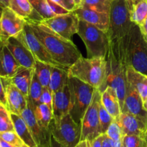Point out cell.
I'll return each mask as SVG.
<instances>
[{
	"label": "cell",
	"mask_w": 147,
	"mask_h": 147,
	"mask_svg": "<svg viewBox=\"0 0 147 147\" xmlns=\"http://www.w3.org/2000/svg\"><path fill=\"white\" fill-rule=\"evenodd\" d=\"M126 36L117 41L110 42L106 57V78L103 86L98 90L100 93H102L109 86L113 88L117 93L121 110L124 103L128 83Z\"/></svg>",
	"instance_id": "cell-1"
},
{
	"label": "cell",
	"mask_w": 147,
	"mask_h": 147,
	"mask_svg": "<svg viewBox=\"0 0 147 147\" xmlns=\"http://www.w3.org/2000/svg\"><path fill=\"white\" fill-rule=\"evenodd\" d=\"M30 24L33 32L53 60L68 69L80 57L81 53L71 40H67L52 31L42 23L27 22Z\"/></svg>",
	"instance_id": "cell-2"
},
{
	"label": "cell",
	"mask_w": 147,
	"mask_h": 147,
	"mask_svg": "<svg viewBox=\"0 0 147 147\" xmlns=\"http://www.w3.org/2000/svg\"><path fill=\"white\" fill-rule=\"evenodd\" d=\"M106 57H80L67 69L68 77L78 80L100 90L106 78Z\"/></svg>",
	"instance_id": "cell-3"
},
{
	"label": "cell",
	"mask_w": 147,
	"mask_h": 147,
	"mask_svg": "<svg viewBox=\"0 0 147 147\" xmlns=\"http://www.w3.org/2000/svg\"><path fill=\"white\" fill-rule=\"evenodd\" d=\"M126 52L128 66L147 76V42L134 23L126 36Z\"/></svg>",
	"instance_id": "cell-4"
},
{
	"label": "cell",
	"mask_w": 147,
	"mask_h": 147,
	"mask_svg": "<svg viewBox=\"0 0 147 147\" xmlns=\"http://www.w3.org/2000/svg\"><path fill=\"white\" fill-rule=\"evenodd\" d=\"M78 34L86 45L88 57H106L110 44L107 32L80 20Z\"/></svg>",
	"instance_id": "cell-5"
},
{
	"label": "cell",
	"mask_w": 147,
	"mask_h": 147,
	"mask_svg": "<svg viewBox=\"0 0 147 147\" xmlns=\"http://www.w3.org/2000/svg\"><path fill=\"white\" fill-rule=\"evenodd\" d=\"M48 130L61 147H75L80 142L81 126L70 113L58 119L53 118Z\"/></svg>",
	"instance_id": "cell-6"
},
{
	"label": "cell",
	"mask_w": 147,
	"mask_h": 147,
	"mask_svg": "<svg viewBox=\"0 0 147 147\" xmlns=\"http://www.w3.org/2000/svg\"><path fill=\"white\" fill-rule=\"evenodd\" d=\"M68 86L72 101L70 114L76 123L80 124L86 110L93 100L96 88L73 77H69Z\"/></svg>",
	"instance_id": "cell-7"
},
{
	"label": "cell",
	"mask_w": 147,
	"mask_h": 147,
	"mask_svg": "<svg viewBox=\"0 0 147 147\" xmlns=\"http://www.w3.org/2000/svg\"><path fill=\"white\" fill-rule=\"evenodd\" d=\"M133 24L129 17L126 0L112 1L107 32L110 42L117 41L127 35Z\"/></svg>",
	"instance_id": "cell-8"
},
{
	"label": "cell",
	"mask_w": 147,
	"mask_h": 147,
	"mask_svg": "<svg viewBox=\"0 0 147 147\" xmlns=\"http://www.w3.org/2000/svg\"><path fill=\"white\" fill-rule=\"evenodd\" d=\"M100 100V93L96 89L93 100L86 110L81 122V137L80 141H92L102 134L99 121V103Z\"/></svg>",
	"instance_id": "cell-9"
},
{
	"label": "cell",
	"mask_w": 147,
	"mask_h": 147,
	"mask_svg": "<svg viewBox=\"0 0 147 147\" xmlns=\"http://www.w3.org/2000/svg\"><path fill=\"white\" fill-rule=\"evenodd\" d=\"M40 23L64 38L71 40L74 34H78L80 20L73 11L44 20Z\"/></svg>",
	"instance_id": "cell-10"
},
{
	"label": "cell",
	"mask_w": 147,
	"mask_h": 147,
	"mask_svg": "<svg viewBox=\"0 0 147 147\" xmlns=\"http://www.w3.org/2000/svg\"><path fill=\"white\" fill-rule=\"evenodd\" d=\"M27 22L8 7L2 9L0 17V40L5 42L11 37L19 35Z\"/></svg>",
	"instance_id": "cell-11"
},
{
	"label": "cell",
	"mask_w": 147,
	"mask_h": 147,
	"mask_svg": "<svg viewBox=\"0 0 147 147\" xmlns=\"http://www.w3.org/2000/svg\"><path fill=\"white\" fill-rule=\"evenodd\" d=\"M20 34L36 60L50 64L51 65L65 68L61 65L53 60V57L46 50L44 45L39 40V39L34 34L32 29L29 23H26L24 30Z\"/></svg>",
	"instance_id": "cell-12"
},
{
	"label": "cell",
	"mask_w": 147,
	"mask_h": 147,
	"mask_svg": "<svg viewBox=\"0 0 147 147\" xmlns=\"http://www.w3.org/2000/svg\"><path fill=\"white\" fill-rule=\"evenodd\" d=\"M4 42L20 65L34 68L35 65V58L20 34L16 37H10Z\"/></svg>",
	"instance_id": "cell-13"
},
{
	"label": "cell",
	"mask_w": 147,
	"mask_h": 147,
	"mask_svg": "<svg viewBox=\"0 0 147 147\" xmlns=\"http://www.w3.org/2000/svg\"><path fill=\"white\" fill-rule=\"evenodd\" d=\"M5 86L7 109L11 113L20 115L27 106V98L9 81V78H2Z\"/></svg>",
	"instance_id": "cell-14"
},
{
	"label": "cell",
	"mask_w": 147,
	"mask_h": 147,
	"mask_svg": "<svg viewBox=\"0 0 147 147\" xmlns=\"http://www.w3.org/2000/svg\"><path fill=\"white\" fill-rule=\"evenodd\" d=\"M124 112L134 115L147 124V111L143 108V100L139 93L129 83H127L126 97L121 110V113Z\"/></svg>",
	"instance_id": "cell-15"
},
{
	"label": "cell",
	"mask_w": 147,
	"mask_h": 147,
	"mask_svg": "<svg viewBox=\"0 0 147 147\" xmlns=\"http://www.w3.org/2000/svg\"><path fill=\"white\" fill-rule=\"evenodd\" d=\"M115 121L120 126L123 136L147 134L146 123L131 113L128 112L121 113Z\"/></svg>",
	"instance_id": "cell-16"
},
{
	"label": "cell",
	"mask_w": 147,
	"mask_h": 147,
	"mask_svg": "<svg viewBox=\"0 0 147 147\" xmlns=\"http://www.w3.org/2000/svg\"><path fill=\"white\" fill-rule=\"evenodd\" d=\"M71 108V93L67 84L53 93V119H58L70 113Z\"/></svg>",
	"instance_id": "cell-17"
},
{
	"label": "cell",
	"mask_w": 147,
	"mask_h": 147,
	"mask_svg": "<svg viewBox=\"0 0 147 147\" xmlns=\"http://www.w3.org/2000/svg\"><path fill=\"white\" fill-rule=\"evenodd\" d=\"M79 20L91 24L107 32L109 30L110 14L90 9L79 7L74 10Z\"/></svg>",
	"instance_id": "cell-18"
},
{
	"label": "cell",
	"mask_w": 147,
	"mask_h": 147,
	"mask_svg": "<svg viewBox=\"0 0 147 147\" xmlns=\"http://www.w3.org/2000/svg\"><path fill=\"white\" fill-rule=\"evenodd\" d=\"M20 66L5 42L0 40V76L4 78H11Z\"/></svg>",
	"instance_id": "cell-19"
},
{
	"label": "cell",
	"mask_w": 147,
	"mask_h": 147,
	"mask_svg": "<svg viewBox=\"0 0 147 147\" xmlns=\"http://www.w3.org/2000/svg\"><path fill=\"white\" fill-rule=\"evenodd\" d=\"M21 116L28 126L37 145L42 143L48 138L49 135H50V131L48 129L47 130L44 129L40 126L35 116H34L33 110L28 103H27V108L22 113Z\"/></svg>",
	"instance_id": "cell-20"
},
{
	"label": "cell",
	"mask_w": 147,
	"mask_h": 147,
	"mask_svg": "<svg viewBox=\"0 0 147 147\" xmlns=\"http://www.w3.org/2000/svg\"><path fill=\"white\" fill-rule=\"evenodd\" d=\"M34 72V68L20 66L15 75L11 78H9V81L14 86H15L27 98L28 97Z\"/></svg>",
	"instance_id": "cell-21"
},
{
	"label": "cell",
	"mask_w": 147,
	"mask_h": 147,
	"mask_svg": "<svg viewBox=\"0 0 147 147\" xmlns=\"http://www.w3.org/2000/svg\"><path fill=\"white\" fill-rule=\"evenodd\" d=\"M100 101L114 120L121 114L120 102L117 93L113 88L109 86L100 93Z\"/></svg>",
	"instance_id": "cell-22"
},
{
	"label": "cell",
	"mask_w": 147,
	"mask_h": 147,
	"mask_svg": "<svg viewBox=\"0 0 147 147\" xmlns=\"http://www.w3.org/2000/svg\"><path fill=\"white\" fill-rule=\"evenodd\" d=\"M128 83L139 93L142 100L147 98V76L128 66L126 72Z\"/></svg>",
	"instance_id": "cell-23"
},
{
	"label": "cell",
	"mask_w": 147,
	"mask_h": 147,
	"mask_svg": "<svg viewBox=\"0 0 147 147\" xmlns=\"http://www.w3.org/2000/svg\"><path fill=\"white\" fill-rule=\"evenodd\" d=\"M131 21L139 26L147 17V0H126Z\"/></svg>",
	"instance_id": "cell-24"
},
{
	"label": "cell",
	"mask_w": 147,
	"mask_h": 147,
	"mask_svg": "<svg viewBox=\"0 0 147 147\" xmlns=\"http://www.w3.org/2000/svg\"><path fill=\"white\" fill-rule=\"evenodd\" d=\"M11 117L14 124V131L24 142L25 144L30 147L37 146V143L34 141L28 126L21 116L11 113Z\"/></svg>",
	"instance_id": "cell-25"
},
{
	"label": "cell",
	"mask_w": 147,
	"mask_h": 147,
	"mask_svg": "<svg viewBox=\"0 0 147 147\" xmlns=\"http://www.w3.org/2000/svg\"><path fill=\"white\" fill-rule=\"evenodd\" d=\"M68 81L69 77L67 69L59 67L57 66L52 67L49 88L53 92V93L58 91L65 86L68 84Z\"/></svg>",
	"instance_id": "cell-26"
},
{
	"label": "cell",
	"mask_w": 147,
	"mask_h": 147,
	"mask_svg": "<svg viewBox=\"0 0 147 147\" xmlns=\"http://www.w3.org/2000/svg\"><path fill=\"white\" fill-rule=\"evenodd\" d=\"M8 7L25 21L30 20L35 11L29 0H9Z\"/></svg>",
	"instance_id": "cell-27"
},
{
	"label": "cell",
	"mask_w": 147,
	"mask_h": 147,
	"mask_svg": "<svg viewBox=\"0 0 147 147\" xmlns=\"http://www.w3.org/2000/svg\"><path fill=\"white\" fill-rule=\"evenodd\" d=\"M32 110L40 126L42 129L47 130L53 118V109L44 103H39Z\"/></svg>",
	"instance_id": "cell-28"
},
{
	"label": "cell",
	"mask_w": 147,
	"mask_h": 147,
	"mask_svg": "<svg viewBox=\"0 0 147 147\" xmlns=\"http://www.w3.org/2000/svg\"><path fill=\"white\" fill-rule=\"evenodd\" d=\"M53 66L35 59V65L34 67V75L43 88L49 87Z\"/></svg>",
	"instance_id": "cell-29"
},
{
	"label": "cell",
	"mask_w": 147,
	"mask_h": 147,
	"mask_svg": "<svg viewBox=\"0 0 147 147\" xmlns=\"http://www.w3.org/2000/svg\"><path fill=\"white\" fill-rule=\"evenodd\" d=\"M42 90V86L37 80L34 72L32 80L31 85H30V92H29L28 97H27V103L30 105L32 109H34L39 103H40V98H41Z\"/></svg>",
	"instance_id": "cell-30"
},
{
	"label": "cell",
	"mask_w": 147,
	"mask_h": 147,
	"mask_svg": "<svg viewBox=\"0 0 147 147\" xmlns=\"http://www.w3.org/2000/svg\"><path fill=\"white\" fill-rule=\"evenodd\" d=\"M111 6L109 0H83L80 7L110 14Z\"/></svg>",
	"instance_id": "cell-31"
},
{
	"label": "cell",
	"mask_w": 147,
	"mask_h": 147,
	"mask_svg": "<svg viewBox=\"0 0 147 147\" xmlns=\"http://www.w3.org/2000/svg\"><path fill=\"white\" fill-rule=\"evenodd\" d=\"M14 131L11 113L7 107L0 103V133Z\"/></svg>",
	"instance_id": "cell-32"
},
{
	"label": "cell",
	"mask_w": 147,
	"mask_h": 147,
	"mask_svg": "<svg viewBox=\"0 0 147 147\" xmlns=\"http://www.w3.org/2000/svg\"><path fill=\"white\" fill-rule=\"evenodd\" d=\"M123 145L125 147H147V134L125 135Z\"/></svg>",
	"instance_id": "cell-33"
},
{
	"label": "cell",
	"mask_w": 147,
	"mask_h": 147,
	"mask_svg": "<svg viewBox=\"0 0 147 147\" xmlns=\"http://www.w3.org/2000/svg\"><path fill=\"white\" fill-rule=\"evenodd\" d=\"M99 121H100V131H101L102 134L106 133L108 128L114 121L111 115L105 109L100 100V103H99Z\"/></svg>",
	"instance_id": "cell-34"
},
{
	"label": "cell",
	"mask_w": 147,
	"mask_h": 147,
	"mask_svg": "<svg viewBox=\"0 0 147 147\" xmlns=\"http://www.w3.org/2000/svg\"><path fill=\"white\" fill-rule=\"evenodd\" d=\"M33 8L42 16L44 20L52 18L56 14L52 11L47 0H40L32 5Z\"/></svg>",
	"instance_id": "cell-35"
},
{
	"label": "cell",
	"mask_w": 147,
	"mask_h": 147,
	"mask_svg": "<svg viewBox=\"0 0 147 147\" xmlns=\"http://www.w3.org/2000/svg\"><path fill=\"white\" fill-rule=\"evenodd\" d=\"M105 134L113 142H119V141L123 140V132L119 123L115 120L108 128Z\"/></svg>",
	"instance_id": "cell-36"
},
{
	"label": "cell",
	"mask_w": 147,
	"mask_h": 147,
	"mask_svg": "<svg viewBox=\"0 0 147 147\" xmlns=\"http://www.w3.org/2000/svg\"><path fill=\"white\" fill-rule=\"evenodd\" d=\"M0 138L15 147H20L24 144V142L18 136L15 131H10L0 133Z\"/></svg>",
	"instance_id": "cell-37"
},
{
	"label": "cell",
	"mask_w": 147,
	"mask_h": 147,
	"mask_svg": "<svg viewBox=\"0 0 147 147\" xmlns=\"http://www.w3.org/2000/svg\"><path fill=\"white\" fill-rule=\"evenodd\" d=\"M40 103H44L53 109V93L49 87L43 88L42 93L40 98Z\"/></svg>",
	"instance_id": "cell-38"
},
{
	"label": "cell",
	"mask_w": 147,
	"mask_h": 147,
	"mask_svg": "<svg viewBox=\"0 0 147 147\" xmlns=\"http://www.w3.org/2000/svg\"><path fill=\"white\" fill-rule=\"evenodd\" d=\"M47 3H48L49 6H50V9H52V11L56 14V15H60V14H64L66 13L70 12L69 11H67V9L63 7L62 6H60V4H57L55 1H53V0H47Z\"/></svg>",
	"instance_id": "cell-39"
},
{
	"label": "cell",
	"mask_w": 147,
	"mask_h": 147,
	"mask_svg": "<svg viewBox=\"0 0 147 147\" xmlns=\"http://www.w3.org/2000/svg\"><path fill=\"white\" fill-rule=\"evenodd\" d=\"M53 1L60 4L69 11H73L77 9V7L73 0H53Z\"/></svg>",
	"instance_id": "cell-40"
},
{
	"label": "cell",
	"mask_w": 147,
	"mask_h": 147,
	"mask_svg": "<svg viewBox=\"0 0 147 147\" xmlns=\"http://www.w3.org/2000/svg\"><path fill=\"white\" fill-rule=\"evenodd\" d=\"M35 147H61V146L55 140L54 138L53 137V136H52L50 132V135H49L48 138L45 142H43L42 143L37 145V146Z\"/></svg>",
	"instance_id": "cell-41"
},
{
	"label": "cell",
	"mask_w": 147,
	"mask_h": 147,
	"mask_svg": "<svg viewBox=\"0 0 147 147\" xmlns=\"http://www.w3.org/2000/svg\"><path fill=\"white\" fill-rule=\"evenodd\" d=\"M0 103L7 108V96H6L5 86L3 82L2 78L0 76Z\"/></svg>",
	"instance_id": "cell-42"
},
{
	"label": "cell",
	"mask_w": 147,
	"mask_h": 147,
	"mask_svg": "<svg viewBox=\"0 0 147 147\" xmlns=\"http://www.w3.org/2000/svg\"><path fill=\"white\" fill-rule=\"evenodd\" d=\"M105 134L99 135L94 139H93L90 142V146L91 147H103V142L104 140Z\"/></svg>",
	"instance_id": "cell-43"
},
{
	"label": "cell",
	"mask_w": 147,
	"mask_h": 147,
	"mask_svg": "<svg viewBox=\"0 0 147 147\" xmlns=\"http://www.w3.org/2000/svg\"><path fill=\"white\" fill-rule=\"evenodd\" d=\"M142 37L147 42V17L142 24L139 26Z\"/></svg>",
	"instance_id": "cell-44"
},
{
	"label": "cell",
	"mask_w": 147,
	"mask_h": 147,
	"mask_svg": "<svg viewBox=\"0 0 147 147\" xmlns=\"http://www.w3.org/2000/svg\"><path fill=\"white\" fill-rule=\"evenodd\" d=\"M103 147H113V146H112L111 140L106 134H105L104 140H103Z\"/></svg>",
	"instance_id": "cell-45"
},
{
	"label": "cell",
	"mask_w": 147,
	"mask_h": 147,
	"mask_svg": "<svg viewBox=\"0 0 147 147\" xmlns=\"http://www.w3.org/2000/svg\"><path fill=\"white\" fill-rule=\"evenodd\" d=\"M75 147H91L90 146V142L88 140L80 141Z\"/></svg>",
	"instance_id": "cell-46"
},
{
	"label": "cell",
	"mask_w": 147,
	"mask_h": 147,
	"mask_svg": "<svg viewBox=\"0 0 147 147\" xmlns=\"http://www.w3.org/2000/svg\"><path fill=\"white\" fill-rule=\"evenodd\" d=\"M0 144H1V147H15L13 146V145L9 144L8 142H5L3 139H1V138H0Z\"/></svg>",
	"instance_id": "cell-47"
},
{
	"label": "cell",
	"mask_w": 147,
	"mask_h": 147,
	"mask_svg": "<svg viewBox=\"0 0 147 147\" xmlns=\"http://www.w3.org/2000/svg\"><path fill=\"white\" fill-rule=\"evenodd\" d=\"M9 0H0V7L1 8H4V7H8Z\"/></svg>",
	"instance_id": "cell-48"
},
{
	"label": "cell",
	"mask_w": 147,
	"mask_h": 147,
	"mask_svg": "<svg viewBox=\"0 0 147 147\" xmlns=\"http://www.w3.org/2000/svg\"><path fill=\"white\" fill-rule=\"evenodd\" d=\"M73 1H74L75 4H76V7H77V8H78V7H79L80 6V4H81L82 1H83V0H73Z\"/></svg>",
	"instance_id": "cell-49"
},
{
	"label": "cell",
	"mask_w": 147,
	"mask_h": 147,
	"mask_svg": "<svg viewBox=\"0 0 147 147\" xmlns=\"http://www.w3.org/2000/svg\"><path fill=\"white\" fill-rule=\"evenodd\" d=\"M143 108L146 111H147V98L143 100Z\"/></svg>",
	"instance_id": "cell-50"
},
{
	"label": "cell",
	"mask_w": 147,
	"mask_h": 147,
	"mask_svg": "<svg viewBox=\"0 0 147 147\" xmlns=\"http://www.w3.org/2000/svg\"><path fill=\"white\" fill-rule=\"evenodd\" d=\"M29 1H30V3H31L32 5H33V4H35V3H37V1H40V0H29Z\"/></svg>",
	"instance_id": "cell-51"
},
{
	"label": "cell",
	"mask_w": 147,
	"mask_h": 147,
	"mask_svg": "<svg viewBox=\"0 0 147 147\" xmlns=\"http://www.w3.org/2000/svg\"><path fill=\"white\" fill-rule=\"evenodd\" d=\"M20 147H30V146H29L28 145H27V144H24V145H22V146H20Z\"/></svg>",
	"instance_id": "cell-52"
},
{
	"label": "cell",
	"mask_w": 147,
	"mask_h": 147,
	"mask_svg": "<svg viewBox=\"0 0 147 147\" xmlns=\"http://www.w3.org/2000/svg\"><path fill=\"white\" fill-rule=\"evenodd\" d=\"M1 11H2V8L0 7V17H1Z\"/></svg>",
	"instance_id": "cell-53"
},
{
	"label": "cell",
	"mask_w": 147,
	"mask_h": 147,
	"mask_svg": "<svg viewBox=\"0 0 147 147\" xmlns=\"http://www.w3.org/2000/svg\"><path fill=\"white\" fill-rule=\"evenodd\" d=\"M109 1H114V0H109Z\"/></svg>",
	"instance_id": "cell-54"
},
{
	"label": "cell",
	"mask_w": 147,
	"mask_h": 147,
	"mask_svg": "<svg viewBox=\"0 0 147 147\" xmlns=\"http://www.w3.org/2000/svg\"><path fill=\"white\" fill-rule=\"evenodd\" d=\"M0 147H1V144H0Z\"/></svg>",
	"instance_id": "cell-55"
},
{
	"label": "cell",
	"mask_w": 147,
	"mask_h": 147,
	"mask_svg": "<svg viewBox=\"0 0 147 147\" xmlns=\"http://www.w3.org/2000/svg\"><path fill=\"white\" fill-rule=\"evenodd\" d=\"M122 147H125V146H123H123H122Z\"/></svg>",
	"instance_id": "cell-56"
}]
</instances>
